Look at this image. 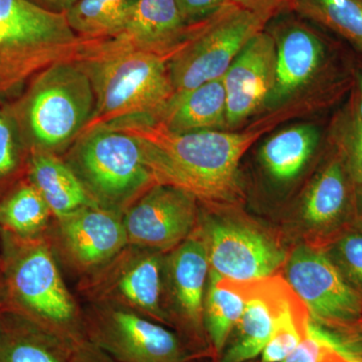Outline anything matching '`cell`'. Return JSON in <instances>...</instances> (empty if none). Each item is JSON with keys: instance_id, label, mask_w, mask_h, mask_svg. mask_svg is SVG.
Here are the masks:
<instances>
[{"instance_id": "obj_14", "label": "cell", "mask_w": 362, "mask_h": 362, "mask_svg": "<svg viewBox=\"0 0 362 362\" xmlns=\"http://www.w3.org/2000/svg\"><path fill=\"white\" fill-rule=\"evenodd\" d=\"M233 283L244 297V312L216 361L249 362L263 351L281 311L294 290L287 280L276 275Z\"/></svg>"}, {"instance_id": "obj_17", "label": "cell", "mask_w": 362, "mask_h": 362, "mask_svg": "<svg viewBox=\"0 0 362 362\" xmlns=\"http://www.w3.org/2000/svg\"><path fill=\"white\" fill-rule=\"evenodd\" d=\"M192 28L183 23L176 0H137L121 32L111 39L99 40L92 57L140 51L171 59Z\"/></svg>"}, {"instance_id": "obj_10", "label": "cell", "mask_w": 362, "mask_h": 362, "mask_svg": "<svg viewBox=\"0 0 362 362\" xmlns=\"http://www.w3.org/2000/svg\"><path fill=\"white\" fill-rule=\"evenodd\" d=\"M95 302H111L173 327L166 306L164 252L128 245L92 274L84 287Z\"/></svg>"}, {"instance_id": "obj_20", "label": "cell", "mask_w": 362, "mask_h": 362, "mask_svg": "<svg viewBox=\"0 0 362 362\" xmlns=\"http://www.w3.org/2000/svg\"><path fill=\"white\" fill-rule=\"evenodd\" d=\"M153 121L177 134L228 130V104L223 78L204 83L194 89L175 90Z\"/></svg>"}, {"instance_id": "obj_7", "label": "cell", "mask_w": 362, "mask_h": 362, "mask_svg": "<svg viewBox=\"0 0 362 362\" xmlns=\"http://www.w3.org/2000/svg\"><path fill=\"white\" fill-rule=\"evenodd\" d=\"M286 280L306 305L311 322L354 356H362V298L322 247H297L286 264Z\"/></svg>"}, {"instance_id": "obj_37", "label": "cell", "mask_w": 362, "mask_h": 362, "mask_svg": "<svg viewBox=\"0 0 362 362\" xmlns=\"http://www.w3.org/2000/svg\"><path fill=\"white\" fill-rule=\"evenodd\" d=\"M352 93H354V98H356L357 110H358L359 115L362 118V68L361 66H356V71H354V87H352Z\"/></svg>"}, {"instance_id": "obj_36", "label": "cell", "mask_w": 362, "mask_h": 362, "mask_svg": "<svg viewBox=\"0 0 362 362\" xmlns=\"http://www.w3.org/2000/svg\"><path fill=\"white\" fill-rule=\"evenodd\" d=\"M30 1L52 13H66L78 0H30Z\"/></svg>"}, {"instance_id": "obj_38", "label": "cell", "mask_w": 362, "mask_h": 362, "mask_svg": "<svg viewBox=\"0 0 362 362\" xmlns=\"http://www.w3.org/2000/svg\"><path fill=\"white\" fill-rule=\"evenodd\" d=\"M7 307H8V301H7L6 285H4V277L0 271V317L6 310Z\"/></svg>"}, {"instance_id": "obj_13", "label": "cell", "mask_w": 362, "mask_h": 362, "mask_svg": "<svg viewBox=\"0 0 362 362\" xmlns=\"http://www.w3.org/2000/svg\"><path fill=\"white\" fill-rule=\"evenodd\" d=\"M209 270L230 280L270 277L286 261L285 252L265 233L232 218H213L204 230Z\"/></svg>"}, {"instance_id": "obj_27", "label": "cell", "mask_w": 362, "mask_h": 362, "mask_svg": "<svg viewBox=\"0 0 362 362\" xmlns=\"http://www.w3.org/2000/svg\"><path fill=\"white\" fill-rule=\"evenodd\" d=\"M137 0H78L66 20L78 37L103 40L115 37L122 30Z\"/></svg>"}, {"instance_id": "obj_15", "label": "cell", "mask_w": 362, "mask_h": 362, "mask_svg": "<svg viewBox=\"0 0 362 362\" xmlns=\"http://www.w3.org/2000/svg\"><path fill=\"white\" fill-rule=\"evenodd\" d=\"M276 42L265 30L257 33L233 59L223 77L228 130L270 103L276 85Z\"/></svg>"}, {"instance_id": "obj_25", "label": "cell", "mask_w": 362, "mask_h": 362, "mask_svg": "<svg viewBox=\"0 0 362 362\" xmlns=\"http://www.w3.org/2000/svg\"><path fill=\"white\" fill-rule=\"evenodd\" d=\"M51 216L44 197L28 180L0 197V233L23 239L42 237Z\"/></svg>"}, {"instance_id": "obj_39", "label": "cell", "mask_w": 362, "mask_h": 362, "mask_svg": "<svg viewBox=\"0 0 362 362\" xmlns=\"http://www.w3.org/2000/svg\"><path fill=\"white\" fill-rule=\"evenodd\" d=\"M356 218L362 221V188H356Z\"/></svg>"}, {"instance_id": "obj_22", "label": "cell", "mask_w": 362, "mask_h": 362, "mask_svg": "<svg viewBox=\"0 0 362 362\" xmlns=\"http://www.w3.org/2000/svg\"><path fill=\"white\" fill-rule=\"evenodd\" d=\"M26 169L28 180L58 220L86 207L100 206L71 166L54 154L30 152Z\"/></svg>"}, {"instance_id": "obj_8", "label": "cell", "mask_w": 362, "mask_h": 362, "mask_svg": "<svg viewBox=\"0 0 362 362\" xmlns=\"http://www.w3.org/2000/svg\"><path fill=\"white\" fill-rule=\"evenodd\" d=\"M266 23L228 2L209 20L194 25L168 62L175 92L223 78L245 45L265 30Z\"/></svg>"}, {"instance_id": "obj_5", "label": "cell", "mask_w": 362, "mask_h": 362, "mask_svg": "<svg viewBox=\"0 0 362 362\" xmlns=\"http://www.w3.org/2000/svg\"><path fill=\"white\" fill-rule=\"evenodd\" d=\"M169 59L154 52L126 51L82 62L92 80L96 106L80 136L126 119L156 120L175 94Z\"/></svg>"}, {"instance_id": "obj_3", "label": "cell", "mask_w": 362, "mask_h": 362, "mask_svg": "<svg viewBox=\"0 0 362 362\" xmlns=\"http://www.w3.org/2000/svg\"><path fill=\"white\" fill-rule=\"evenodd\" d=\"M95 106L89 73L82 62L70 61L37 74L11 109L28 154H54L80 137Z\"/></svg>"}, {"instance_id": "obj_23", "label": "cell", "mask_w": 362, "mask_h": 362, "mask_svg": "<svg viewBox=\"0 0 362 362\" xmlns=\"http://www.w3.org/2000/svg\"><path fill=\"white\" fill-rule=\"evenodd\" d=\"M320 140V130L313 124L290 126L263 143L259 148V162L274 180L289 182L306 168Z\"/></svg>"}, {"instance_id": "obj_16", "label": "cell", "mask_w": 362, "mask_h": 362, "mask_svg": "<svg viewBox=\"0 0 362 362\" xmlns=\"http://www.w3.org/2000/svg\"><path fill=\"white\" fill-rule=\"evenodd\" d=\"M59 223L61 246L78 271L95 273L128 246L123 218L115 211L86 207Z\"/></svg>"}, {"instance_id": "obj_9", "label": "cell", "mask_w": 362, "mask_h": 362, "mask_svg": "<svg viewBox=\"0 0 362 362\" xmlns=\"http://www.w3.org/2000/svg\"><path fill=\"white\" fill-rule=\"evenodd\" d=\"M86 339L118 362H194L177 332L132 309L95 302L83 316Z\"/></svg>"}, {"instance_id": "obj_30", "label": "cell", "mask_w": 362, "mask_h": 362, "mask_svg": "<svg viewBox=\"0 0 362 362\" xmlns=\"http://www.w3.org/2000/svg\"><path fill=\"white\" fill-rule=\"evenodd\" d=\"M320 247L345 282L362 298V221L356 218Z\"/></svg>"}, {"instance_id": "obj_4", "label": "cell", "mask_w": 362, "mask_h": 362, "mask_svg": "<svg viewBox=\"0 0 362 362\" xmlns=\"http://www.w3.org/2000/svg\"><path fill=\"white\" fill-rule=\"evenodd\" d=\"M0 237V271L9 308L76 344L84 341L83 316L62 279L47 240L4 233Z\"/></svg>"}, {"instance_id": "obj_21", "label": "cell", "mask_w": 362, "mask_h": 362, "mask_svg": "<svg viewBox=\"0 0 362 362\" xmlns=\"http://www.w3.org/2000/svg\"><path fill=\"white\" fill-rule=\"evenodd\" d=\"M77 345L9 307L0 317V362H66Z\"/></svg>"}, {"instance_id": "obj_19", "label": "cell", "mask_w": 362, "mask_h": 362, "mask_svg": "<svg viewBox=\"0 0 362 362\" xmlns=\"http://www.w3.org/2000/svg\"><path fill=\"white\" fill-rule=\"evenodd\" d=\"M356 188L339 156L331 149L325 165L305 194L302 218L312 230L331 239L356 220Z\"/></svg>"}, {"instance_id": "obj_6", "label": "cell", "mask_w": 362, "mask_h": 362, "mask_svg": "<svg viewBox=\"0 0 362 362\" xmlns=\"http://www.w3.org/2000/svg\"><path fill=\"white\" fill-rule=\"evenodd\" d=\"M68 164L97 204L111 211L156 185L137 140L110 126L80 136Z\"/></svg>"}, {"instance_id": "obj_1", "label": "cell", "mask_w": 362, "mask_h": 362, "mask_svg": "<svg viewBox=\"0 0 362 362\" xmlns=\"http://www.w3.org/2000/svg\"><path fill=\"white\" fill-rule=\"evenodd\" d=\"M108 126L137 140L156 185L181 188L199 201L225 204L242 197L240 162L269 128L177 134L146 118L126 119Z\"/></svg>"}, {"instance_id": "obj_29", "label": "cell", "mask_w": 362, "mask_h": 362, "mask_svg": "<svg viewBox=\"0 0 362 362\" xmlns=\"http://www.w3.org/2000/svg\"><path fill=\"white\" fill-rule=\"evenodd\" d=\"M310 313L293 292L276 322L273 334L259 354V362H282L308 337Z\"/></svg>"}, {"instance_id": "obj_31", "label": "cell", "mask_w": 362, "mask_h": 362, "mask_svg": "<svg viewBox=\"0 0 362 362\" xmlns=\"http://www.w3.org/2000/svg\"><path fill=\"white\" fill-rule=\"evenodd\" d=\"M28 151L21 138L11 106H0V197L11 189Z\"/></svg>"}, {"instance_id": "obj_26", "label": "cell", "mask_w": 362, "mask_h": 362, "mask_svg": "<svg viewBox=\"0 0 362 362\" xmlns=\"http://www.w3.org/2000/svg\"><path fill=\"white\" fill-rule=\"evenodd\" d=\"M291 8L346 42L362 68V0H293Z\"/></svg>"}, {"instance_id": "obj_34", "label": "cell", "mask_w": 362, "mask_h": 362, "mask_svg": "<svg viewBox=\"0 0 362 362\" xmlns=\"http://www.w3.org/2000/svg\"><path fill=\"white\" fill-rule=\"evenodd\" d=\"M321 343L322 339L320 334L310 321L308 337L305 338L303 341L298 345L297 349L282 362H317Z\"/></svg>"}, {"instance_id": "obj_2", "label": "cell", "mask_w": 362, "mask_h": 362, "mask_svg": "<svg viewBox=\"0 0 362 362\" xmlns=\"http://www.w3.org/2000/svg\"><path fill=\"white\" fill-rule=\"evenodd\" d=\"M97 42L78 37L66 13L30 0H0V97L54 64L87 61Z\"/></svg>"}, {"instance_id": "obj_35", "label": "cell", "mask_w": 362, "mask_h": 362, "mask_svg": "<svg viewBox=\"0 0 362 362\" xmlns=\"http://www.w3.org/2000/svg\"><path fill=\"white\" fill-rule=\"evenodd\" d=\"M66 362H118L88 339L78 344Z\"/></svg>"}, {"instance_id": "obj_33", "label": "cell", "mask_w": 362, "mask_h": 362, "mask_svg": "<svg viewBox=\"0 0 362 362\" xmlns=\"http://www.w3.org/2000/svg\"><path fill=\"white\" fill-rule=\"evenodd\" d=\"M235 6L249 11L268 23L274 16L291 8L293 0H228Z\"/></svg>"}, {"instance_id": "obj_12", "label": "cell", "mask_w": 362, "mask_h": 362, "mask_svg": "<svg viewBox=\"0 0 362 362\" xmlns=\"http://www.w3.org/2000/svg\"><path fill=\"white\" fill-rule=\"evenodd\" d=\"M199 199L181 188L156 185L129 206L123 216L128 245L165 252L194 232Z\"/></svg>"}, {"instance_id": "obj_32", "label": "cell", "mask_w": 362, "mask_h": 362, "mask_svg": "<svg viewBox=\"0 0 362 362\" xmlns=\"http://www.w3.org/2000/svg\"><path fill=\"white\" fill-rule=\"evenodd\" d=\"M228 0H176L183 23L194 26L209 20L223 8Z\"/></svg>"}, {"instance_id": "obj_28", "label": "cell", "mask_w": 362, "mask_h": 362, "mask_svg": "<svg viewBox=\"0 0 362 362\" xmlns=\"http://www.w3.org/2000/svg\"><path fill=\"white\" fill-rule=\"evenodd\" d=\"M331 148L339 156L356 188H362V118L354 93L333 118L329 130Z\"/></svg>"}, {"instance_id": "obj_40", "label": "cell", "mask_w": 362, "mask_h": 362, "mask_svg": "<svg viewBox=\"0 0 362 362\" xmlns=\"http://www.w3.org/2000/svg\"><path fill=\"white\" fill-rule=\"evenodd\" d=\"M214 362H220V361H216H216H214ZM249 362H257V361H256V359H255V361H249Z\"/></svg>"}, {"instance_id": "obj_41", "label": "cell", "mask_w": 362, "mask_h": 362, "mask_svg": "<svg viewBox=\"0 0 362 362\" xmlns=\"http://www.w3.org/2000/svg\"><path fill=\"white\" fill-rule=\"evenodd\" d=\"M357 362H362V356L361 357V358L358 359V361Z\"/></svg>"}, {"instance_id": "obj_11", "label": "cell", "mask_w": 362, "mask_h": 362, "mask_svg": "<svg viewBox=\"0 0 362 362\" xmlns=\"http://www.w3.org/2000/svg\"><path fill=\"white\" fill-rule=\"evenodd\" d=\"M209 275L206 238L202 230H194L165 257V295L173 327L197 358L211 357L204 323Z\"/></svg>"}, {"instance_id": "obj_18", "label": "cell", "mask_w": 362, "mask_h": 362, "mask_svg": "<svg viewBox=\"0 0 362 362\" xmlns=\"http://www.w3.org/2000/svg\"><path fill=\"white\" fill-rule=\"evenodd\" d=\"M276 42V85L270 103L280 104L310 85L321 74L345 77L338 71H327V45L311 28L297 21H288L272 33Z\"/></svg>"}, {"instance_id": "obj_24", "label": "cell", "mask_w": 362, "mask_h": 362, "mask_svg": "<svg viewBox=\"0 0 362 362\" xmlns=\"http://www.w3.org/2000/svg\"><path fill=\"white\" fill-rule=\"evenodd\" d=\"M244 308V297L233 281L209 270L204 296V323L214 361L220 358Z\"/></svg>"}]
</instances>
